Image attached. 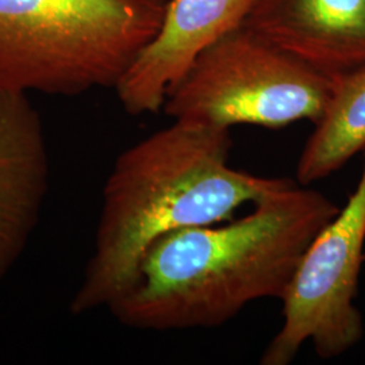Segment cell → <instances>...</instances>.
<instances>
[{
    "mask_svg": "<svg viewBox=\"0 0 365 365\" xmlns=\"http://www.w3.org/2000/svg\"><path fill=\"white\" fill-rule=\"evenodd\" d=\"M339 210L291 182L240 220L172 230L145 250L130 286L107 309L138 330L222 327L250 302L282 299L304 252Z\"/></svg>",
    "mask_w": 365,
    "mask_h": 365,
    "instance_id": "cell-1",
    "label": "cell"
},
{
    "mask_svg": "<svg viewBox=\"0 0 365 365\" xmlns=\"http://www.w3.org/2000/svg\"><path fill=\"white\" fill-rule=\"evenodd\" d=\"M232 148L230 129L173 120L118 156L71 313L108 307L158 237L230 221L240 207L294 182L232 168Z\"/></svg>",
    "mask_w": 365,
    "mask_h": 365,
    "instance_id": "cell-2",
    "label": "cell"
},
{
    "mask_svg": "<svg viewBox=\"0 0 365 365\" xmlns=\"http://www.w3.org/2000/svg\"><path fill=\"white\" fill-rule=\"evenodd\" d=\"M170 0H0V90L114 88L156 36Z\"/></svg>",
    "mask_w": 365,
    "mask_h": 365,
    "instance_id": "cell-3",
    "label": "cell"
},
{
    "mask_svg": "<svg viewBox=\"0 0 365 365\" xmlns=\"http://www.w3.org/2000/svg\"><path fill=\"white\" fill-rule=\"evenodd\" d=\"M334 78L241 25L202 53L168 93L173 120L220 129L314 125L327 108Z\"/></svg>",
    "mask_w": 365,
    "mask_h": 365,
    "instance_id": "cell-4",
    "label": "cell"
},
{
    "mask_svg": "<svg viewBox=\"0 0 365 365\" xmlns=\"http://www.w3.org/2000/svg\"><path fill=\"white\" fill-rule=\"evenodd\" d=\"M364 168L344 209L317 235L304 252L283 303V325L260 359L261 365H287L304 342L330 360L357 345L364 333L356 307L364 260Z\"/></svg>",
    "mask_w": 365,
    "mask_h": 365,
    "instance_id": "cell-5",
    "label": "cell"
},
{
    "mask_svg": "<svg viewBox=\"0 0 365 365\" xmlns=\"http://www.w3.org/2000/svg\"><path fill=\"white\" fill-rule=\"evenodd\" d=\"M257 0H170L156 36L115 87L131 115L156 114L196 58L244 25Z\"/></svg>",
    "mask_w": 365,
    "mask_h": 365,
    "instance_id": "cell-6",
    "label": "cell"
},
{
    "mask_svg": "<svg viewBox=\"0 0 365 365\" xmlns=\"http://www.w3.org/2000/svg\"><path fill=\"white\" fill-rule=\"evenodd\" d=\"M42 119L27 93L0 90V282L25 255L49 191Z\"/></svg>",
    "mask_w": 365,
    "mask_h": 365,
    "instance_id": "cell-7",
    "label": "cell"
},
{
    "mask_svg": "<svg viewBox=\"0 0 365 365\" xmlns=\"http://www.w3.org/2000/svg\"><path fill=\"white\" fill-rule=\"evenodd\" d=\"M244 25L329 78L365 66V0H257Z\"/></svg>",
    "mask_w": 365,
    "mask_h": 365,
    "instance_id": "cell-8",
    "label": "cell"
},
{
    "mask_svg": "<svg viewBox=\"0 0 365 365\" xmlns=\"http://www.w3.org/2000/svg\"><path fill=\"white\" fill-rule=\"evenodd\" d=\"M365 150V66L334 78L327 108L300 153L297 179L310 185Z\"/></svg>",
    "mask_w": 365,
    "mask_h": 365,
    "instance_id": "cell-9",
    "label": "cell"
}]
</instances>
